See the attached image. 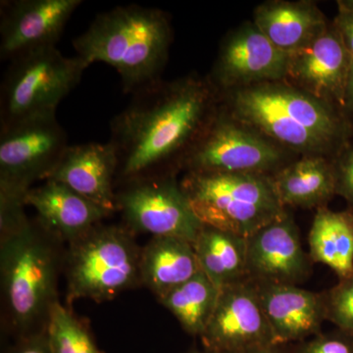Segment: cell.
Returning a JSON list of instances; mask_svg holds the SVG:
<instances>
[{"label": "cell", "mask_w": 353, "mask_h": 353, "mask_svg": "<svg viewBox=\"0 0 353 353\" xmlns=\"http://www.w3.org/2000/svg\"><path fill=\"white\" fill-rule=\"evenodd\" d=\"M201 272L194 243L173 236H152L141 248V282L157 299Z\"/></svg>", "instance_id": "obj_21"}, {"label": "cell", "mask_w": 353, "mask_h": 353, "mask_svg": "<svg viewBox=\"0 0 353 353\" xmlns=\"http://www.w3.org/2000/svg\"><path fill=\"white\" fill-rule=\"evenodd\" d=\"M243 353H292V350H290L289 345H274V347L261 348V350Z\"/></svg>", "instance_id": "obj_32"}, {"label": "cell", "mask_w": 353, "mask_h": 353, "mask_svg": "<svg viewBox=\"0 0 353 353\" xmlns=\"http://www.w3.org/2000/svg\"><path fill=\"white\" fill-rule=\"evenodd\" d=\"M289 54L279 50L248 23L230 34L221 46L210 82L217 90L285 81Z\"/></svg>", "instance_id": "obj_12"}, {"label": "cell", "mask_w": 353, "mask_h": 353, "mask_svg": "<svg viewBox=\"0 0 353 353\" xmlns=\"http://www.w3.org/2000/svg\"><path fill=\"white\" fill-rule=\"evenodd\" d=\"M24 202L37 211V220L41 226L67 245L111 215L64 183L51 179L32 188Z\"/></svg>", "instance_id": "obj_18"}, {"label": "cell", "mask_w": 353, "mask_h": 353, "mask_svg": "<svg viewBox=\"0 0 353 353\" xmlns=\"http://www.w3.org/2000/svg\"><path fill=\"white\" fill-rule=\"evenodd\" d=\"M339 12L353 14V0H339Z\"/></svg>", "instance_id": "obj_33"}, {"label": "cell", "mask_w": 353, "mask_h": 353, "mask_svg": "<svg viewBox=\"0 0 353 353\" xmlns=\"http://www.w3.org/2000/svg\"><path fill=\"white\" fill-rule=\"evenodd\" d=\"M46 334L51 353H103L88 327L60 301L51 310Z\"/></svg>", "instance_id": "obj_25"}, {"label": "cell", "mask_w": 353, "mask_h": 353, "mask_svg": "<svg viewBox=\"0 0 353 353\" xmlns=\"http://www.w3.org/2000/svg\"><path fill=\"white\" fill-rule=\"evenodd\" d=\"M116 209L132 233L173 236L194 243L203 224L192 210L176 175L134 179L119 183Z\"/></svg>", "instance_id": "obj_10"}, {"label": "cell", "mask_w": 353, "mask_h": 353, "mask_svg": "<svg viewBox=\"0 0 353 353\" xmlns=\"http://www.w3.org/2000/svg\"><path fill=\"white\" fill-rule=\"evenodd\" d=\"M189 353H217V352H209V350H204V352H199V350H192V352H190Z\"/></svg>", "instance_id": "obj_34"}, {"label": "cell", "mask_w": 353, "mask_h": 353, "mask_svg": "<svg viewBox=\"0 0 353 353\" xmlns=\"http://www.w3.org/2000/svg\"><path fill=\"white\" fill-rule=\"evenodd\" d=\"M210 80L192 75L161 80L132 95L110 123L118 157L116 183L176 175L217 111Z\"/></svg>", "instance_id": "obj_1"}, {"label": "cell", "mask_w": 353, "mask_h": 353, "mask_svg": "<svg viewBox=\"0 0 353 353\" xmlns=\"http://www.w3.org/2000/svg\"><path fill=\"white\" fill-rule=\"evenodd\" d=\"M253 23L288 54L310 43L329 26L319 8L306 1L265 2L255 10Z\"/></svg>", "instance_id": "obj_19"}, {"label": "cell", "mask_w": 353, "mask_h": 353, "mask_svg": "<svg viewBox=\"0 0 353 353\" xmlns=\"http://www.w3.org/2000/svg\"><path fill=\"white\" fill-rule=\"evenodd\" d=\"M334 26L353 59V14L339 12Z\"/></svg>", "instance_id": "obj_30"}, {"label": "cell", "mask_w": 353, "mask_h": 353, "mask_svg": "<svg viewBox=\"0 0 353 353\" xmlns=\"http://www.w3.org/2000/svg\"><path fill=\"white\" fill-rule=\"evenodd\" d=\"M333 165L336 194L343 197L353 206V148L341 154Z\"/></svg>", "instance_id": "obj_28"}, {"label": "cell", "mask_w": 353, "mask_h": 353, "mask_svg": "<svg viewBox=\"0 0 353 353\" xmlns=\"http://www.w3.org/2000/svg\"><path fill=\"white\" fill-rule=\"evenodd\" d=\"M254 284L279 345H296L322 333L326 321L322 292L294 285Z\"/></svg>", "instance_id": "obj_16"}, {"label": "cell", "mask_w": 353, "mask_h": 353, "mask_svg": "<svg viewBox=\"0 0 353 353\" xmlns=\"http://www.w3.org/2000/svg\"><path fill=\"white\" fill-rule=\"evenodd\" d=\"M352 58L334 26L289 53L288 85L332 106L343 108Z\"/></svg>", "instance_id": "obj_14"}, {"label": "cell", "mask_w": 353, "mask_h": 353, "mask_svg": "<svg viewBox=\"0 0 353 353\" xmlns=\"http://www.w3.org/2000/svg\"><path fill=\"white\" fill-rule=\"evenodd\" d=\"M68 148L57 113L0 127V199L24 202L34 183L50 178Z\"/></svg>", "instance_id": "obj_8"}, {"label": "cell", "mask_w": 353, "mask_h": 353, "mask_svg": "<svg viewBox=\"0 0 353 353\" xmlns=\"http://www.w3.org/2000/svg\"><path fill=\"white\" fill-rule=\"evenodd\" d=\"M6 353H51L46 330L16 341L15 345Z\"/></svg>", "instance_id": "obj_29"}, {"label": "cell", "mask_w": 353, "mask_h": 353, "mask_svg": "<svg viewBox=\"0 0 353 353\" xmlns=\"http://www.w3.org/2000/svg\"><path fill=\"white\" fill-rule=\"evenodd\" d=\"M201 340L206 350L217 353H243L279 345L252 281L245 279L220 290Z\"/></svg>", "instance_id": "obj_11"}, {"label": "cell", "mask_w": 353, "mask_h": 353, "mask_svg": "<svg viewBox=\"0 0 353 353\" xmlns=\"http://www.w3.org/2000/svg\"><path fill=\"white\" fill-rule=\"evenodd\" d=\"M117 153L110 141L88 143L69 145L50 179L64 183L112 214L117 211Z\"/></svg>", "instance_id": "obj_17"}, {"label": "cell", "mask_w": 353, "mask_h": 353, "mask_svg": "<svg viewBox=\"0 0 353 353\" xmlns=\"http://www.w3.org/2000/svg\"><path fill=\"white\" fill-rule=\"evenodd\" d=\"M279 201L285 208L316 210L327 208L336 196L333 162L324 155H304L271 176Z\"/></svg>", "instance_id": "obj_20"}, {"label": "cell", "mask_w": 353, "mask_h": 353, "mask_svg": "<svg viewBox=\"0 0 353 353\" xmlns=\"http://www.w3.org/2000/svg\"><path fill=\"white\" fill-rule=\"evenodd\" d=\"M228 106L234 119L305 155H323L347 134V125L336 108L287 83L232 90Z\"/></svg>", "instance_id": "obj_4"}, {"label": "cell", "mask_w": 353, "mask_h": 353, "mask_svg": "<svg viewBox=\"0 0 353 353\" xmlns=\"http://www.w3.org/2000/svg\"><path fill=\"white\" fill-rule=\"evenodd\" d=\"M88 67L79 57H64L57 46L14 58L0 88V127L57 113L60 102L80 83Z\"/></svg>", "instance_id": "obj_7"}, {"label": "cell", "mask_w": 353, "mask_h": 353, "mask_svg": "<svg viewBox=\"0 0 353 353\" xmlns=\"http://www.w3.org/2000/svg\"><path fill=\"white\" fill-rule=\"evenodd\" d=\"M353 115V59L348 74L347 87H345V99H343V108Z\"/></svg>", "instance_id": "obj_31"}, {"label": "cell", "mask_w": 353, "mask_h": 353, "mask_svg": "<svg viewBox=\"0 0 353 353\" xmlns=\"http://www.w3.org/2000/svg\"><path fill=\"white\" fill-rule=\"evenodd\" d=\"M312 265L288 211L248 236V279L252 282L299 285L310 277Z\"/></svg>", "instance_id": "obj_15"}, {"label": "cell", "mask_w": 353, "mask_h": 353, "mask_svg": "<svg viewBox=\"0 0 353 353\" xmlns=\"http://www.w3.org/2000/svg\"><path fill=\"white\" fill-rule=\"evenodd\" d=\"M326 321L353 336V275L322 292Z\"/></svg>", "instance_id": "obj_26"}, {"label": "cell", "mask_w": 353, "mask_h": 353, "mask_svg": "<svg viewBox=\"0 0 353 353\" xmlns=\"http://www.w3.org/2000/svg\"><path fill=\"white\" fill-rule=\"evenodd\" d=\"M22 204L0 205L1 326L16 341L46 331L63 272L61 241L26 215Z\"/></svg>", "instance_id": "obj_2"}, {"label": "cell", "mask_w": 353, "mask_h": 353, "mask_svg": "<svg viewBox=\"0 0 353 353\" xmlns=\"http://www.w3.org/2000/svg\"><path fill=\"white\" fill-rule=\"evenodd\" d=\"M285 161L287 157L278 143L217 109L181 170L272 176L289 164Z\"/></svg>", "instance_id": "obj_9"}, {"label": "cell", "mask_w": 353, "mask_h": 353, "mask_svg": "<svg viewBox=\"0 0 353 353\" xmlns=\"http://www.w3.org/2000/svg\"><path fill=\"white\" fill-rule=\"evenodd\" d=\"M204 275L221 290L248 279V238L203 225L194 243Z\"/></svg>", "instance_id": "obj_23"}, {"label": "cell", "mask_w": 353, "mask_h": 353, "mask_svg": "<svg viewBox=\"0 0 353 353\" xmlns=\"http://www.w3.org/2000/svg\"><path fill=\"white\" fill-rule=\"evenodd\" d=\"M141 248L125 225L95 226L65 250L66 301H111L141 285Z\"/></svg>", "instance_id": "obj_5"}, {"label": "cell", "mask_w": 353, "mask_h": 353, "mask_svg": "<svg viewBox=\"0 0 353 353\" xmlns=\"http://www.w3.org/2000/svg\"><path fill=\"white\" fill-rule=\"evenodd\" d=\"M220 290L202 272L158 299L185 333L201 336L214 312Z\"/></svg>", "instance_id": "obj_24"}, {"label": "cell", "mask_w": 353, "mask_h": 353, "mask_svg": "<svg viewBox=\"0 0 353 353\" xmlns=\"http://www.w3.org/2000/svg\"><path fill=\"white\" fill-rule=\"evenodd\" d=\"M180 185L202 224L245 238L287 211L264 174L187 172Z\"/></svg>", "instance_id": "obj_6"}, {"label": "cell", "mask_w": 353, "mask_h": 353, "mask_svg": "<svg viewBox=\"0 0 353 353\" xmlns=\"http://www.w3.org/2000/svg\"><path fill=\"white\" fill-rule=\"evenodd\" d=\"M172 39L164 11L129 4L99 14L73 46L88 66L110 65L119 74L123 92L134 95L162 80Z\"/></svg>", "instance_id": "obj_3"}, {"label": "cell", "mask_w": 353, "mask_h": 353, "mask_svg": "<svg viewBox=\"0 0 353 353\" xmlns=\"http://www.w3.org/2000/svg\"><path fill=\"white\" fill-rule=\"evenodd\" d=\"M292 353H353V336L336 329L290 347Z\"/></svg>", "instance_id": "obj_27"}, {"label": "cell", "mask_w": 353, "mask_h": 353, "mask_svg": "<svg viewBox=\"0 0 353 353\" xmlns=\"http://www.w3.org/2000/svg\"><path fill=\"white\" fill-rule=\"evenodd\" d=\"M82 0H6L0 6V58L55 46Z\"/></svg>", "instance_id": "obj_13"}, {"label": "cell", "mask_w": 353, "mask_h": 353, "mask_svg": "<svg viewBox=\"0 0 353 353\" xmlns=\"http://www.w3.org/2000/svg\"><path fill=\"white\" fill-rule=\"evenodd\" d=\"M311 261L328 266L339 281L353 275V210L317 209L308 234Z\"/></svg>", "instance_id": "obj_22"}]
</instances>
